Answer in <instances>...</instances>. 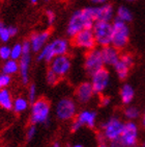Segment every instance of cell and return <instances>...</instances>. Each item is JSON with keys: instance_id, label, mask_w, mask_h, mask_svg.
<instances>
[{"instance_id": "cell-1", "label": "cell", "mask_w": 145, "mask_h": 147, "mask_svg": "<svg viewBox=\"0 0 145 147\" xmlns=\"http://www.w3.org/2000/svg\"><path fill=\"white\" fill-rule=\"evenodd\" d=\"M95 20L94 6L85 7L83 9H78L74 11L71 16L67 26V34L72 38L83 29H92Z\"/></svg>"}, {"instance_id": "cell-2", "label": "cell", "mask_w": 145, "mask_h": 147, "mask_svg": "<svg viewBox=\"0 0 145 147\" xmlns=\"http://www.w3.org/2000/svg\"><path fill=\"white\" fill-rule=\"evenodd\" d=\"M69 49H70V43L67 39H62V38L55 39L52 42L48 43L47 45L39 51V55H37V61L50 63L54 57L67 54Z\"/></svg>"}, {"instance_id": "cell-3", "label": "cell", "mask_w": 145, "mask_h": 147, "mask_svg": "<svg viewBox=\"0 0 145 147\" xmlns=\"http://www.w3.org/2000/svg\"><path fill=\"white\" fill-rule=\"evenodd\" d=\"M51 114V105L45 98L36 99L31 105L30 122L31 124H44L47 123Z\"/></svg>"}, {"instance_id": "cell-4", "label": "cell", "mask_w": 145, "mask_h": 147, "mask_svg": "<svg viewBox=\"0 0 145 147\" xmlns=\"http://www.w3.org/2000/svg\"><path fill=\"white\" fill-rule=\"evenodd\" d=\"M96 44L102 47L112 45L113 38V25L110 22L96 21L92 27Z\"/></svg>"}, {"instance_id": "cell-5", "label": "cell", "mask_w": 145, "mask_h": 147, "mask_svg": "<svg viewBox=\"0 0 145 147\" xmlns=\"http://www.w3.org/2000/svg\"><path fill=\"white\" fill-rule=\"evenodd\" d=\"M112 25H113L112 46H114L118 50L123 49L128 45V39H130V28L128 26V23L115 19Z\"/></svg>"}, {"instance_id": "cell-6", "label": "cell", "mask_w": 145, "mask_h": 147, "mask_svg": "<svg viewBox=\"0 0 145 147\" xmlns=\"http://www.w3.org/2000/svg\"><path fill=\"white\" fill-rule=\"evenodd\" d=\"M123 125L124 123L118 117H111L105 122H103L100 125L102 134L109 142L117 140L122 133Z\"/></svg>"}, {"instance_id": "cell-7", "label": "cell", "mask_w": 145, "mask_h": 147, "mask_svg": "<svg viewBox=\"0 0 145 147\" xmlns=\"http://www.w3.org/2000/svg\"><path fill=\"white\" fill-rule=\"evenodd\" d=\"M56 117L61 121H69L76 117L77 114V105L74 99L62 98L56 105Z\"/></svg>"}, {"instance_id": "cell-8", "label": "cell", "mask_w": 145, "mask_h": 147, "mask_svg": "<svg viewBox=\"0 0 145 147\" xmlns=\"http://www.w3.org/2000/svg\"><path fill=\"white\" fill-rule=\"evenodd\" d=\"M23 46V54L21 59H19V73L21 77V82L23 85H28L29 82V69H30L31 63V45L29 40L24 41L22 44Z\"/></svg>"}, {"instance_id": "cell-9", "label": "cell", "mask_w": 145, "mask_h": 147, "mask_svg": "<svg viewBox=\"0 0 145 147\" xmlns=\"http://www.w3.org/2000/svg\"><path fill=\"white\" fill-rule=\"evenodd\" d=\"M104 61L102 57V52L100 49H91V50L87 51L85 59H84V68L86 73L90 76H92L95 72L104 68Z\"/></svg>"}, {"instance_id": "cell-10", "label": "cell", "mask_w": 145, "mask_h": 147, "mask_svg": "<svg viewBox=\"0 0 145 147\" xmlns=\"http://www.w3.org/2000/svg\"><path fill=\"white\" fill-rule=\"evenodd\" d=\"M139 137V129L138 125L134 121H128L123 125L122 133L120 135L119 140L121 141L124 147H134L137 146Z\"/></svg>"}, {"instance_id": "cell-11", "label": "cell", "mask_w": 145, "mask_h": 147, "mask_svg": "<svg viewBox=\"0 0 145 147\" xmlns=\"http://www.w3.org/2000/svg\"><path fill=\"white\" fill-rule=\"evenodd\" d=\"M72 44L76 47L85 49L87 51L95 48V45H96V41H95L92 29H83L76 34L75 37H72Z\"/></svg>"}, {"instance_id": "cell-12", "label": "cell", "mask_w": 145, "mask_h": 147, "mask_svg": "<svg viewBox=\"0 0 145 147\" xmlns=\"http://www.w3.org/2000/svg\"><path fill=\"white\" fill-rule=\"evenodd\" d=\"M71 68H72L71 59L67 57V54H64V55H58V57H54L50 62L49 69L53 71L60 78H62L69 74Z\"/></svg>"}, {"instance_id": "cell-13", "label": "cell", "mask_w": 145, "mask_h": 147, "mask_svg": "<svg viewBox=\"0 0 145 147\" xmlns=\"http://www.w3.org/2000/svg\"><path fill=\"white\" fill-rule=\"evenodd\" d=\"M110 82V73L107 69L103 68L95 72L91 76V86L94 94H102L108 88Z\"/></svg>"}, {"instance_id": "cell-14", "label": "cell", "mask_w": 145, "mask_h": 147, "mask_svg": "<svg viewBox=\"0 0 145 147\" xmlns=\"http://www.w3.org/2000/svg\"><path fill=\"white\" fill-rule=\"evenodd\" d=\"M134 65V57L133 55L130 53H123L120 55V59L116 65L114 66L115 72L117 74V76L121 80L126 79V77L128 76L130 70Z\"/></svg>"}, {"instance_id": "cell-15", "label": "cell", "mask_w": 145, "mask_h": 147, "mask_svg": "<svg viewBox=\"0 0 145 147\" xmlns=\"http://www.w3.org/2000/svg\"><path fill=\"white\" fill-rule=\"evenodd\" d=\"M50 30H43L39 32H33L29 38L31 49L33 52H39L48 44V41L50 39Z\"/></svg>"}, {"instance_id": "cell-16", "label": "cell", "mask_w": 145, "mask_h": 147, "mask_svg": "<svg viewBox=\"0 0 145 147\" xmlns=\"http://www.w3.org/2000/svg\"><path fill=\"white\" fill-rule=\"evenodd\" d=\"M76 98L80 103H88L91 100V98L94 95V91L91 86V82H84L77 87L76 89Z\"/></svg>"}, {"instance_id": "cell-17", "label": "cell", "mask_w": 145, "mask_h": 147, "mask_svg": "<svg viewBox=\"0 0 145 147\" xmlns=\"http://www.w3.org/2000/svg\"><path fill=\"white\" fill-rule=\"evenodd\" d=\"M100 52H102L104 64L107 66H113V67L119 61L120 55H121L119 53V50L112 45L103 47V48L100 49Z\"/></svg>"}, {"instance_id": "cell-18", "label": "cell", "mask_w": 145, "mask_h": 147, "mask_svg": "<svg viewBox=\"0 0 145 147\" xmlns=\"http://www.w3.org/2000/svg\"><path fill=\"white\" fill-rule=\"evenodd\" d=\"M75 120L81 126H87L89 128L95 127L96 124V113L94 111L84 110L76 116Z\"/></svg>"}, {"instance_id": "cell-19", "label": "cell", "mask_w": 145, "mask_h": 147, "mask_svg": "<svg viewBox=\"0 0 145 147\" xmlns=\"http://www.w3.org/2000/svg\"><path fill=\"white\" fill-rule=\"evenodd\" d=\"M95 9V20L96 21H104V22H110L114 16V9L113 6L109 3L100 4V6H94Z\"/></svg>"}, {"instance_id": "cell-20", "label": "cell", "mask_w": 145, "mask_h": 147, "mask_svg": "<svg viewBox=\"0 0 145 147\" xmlns=\"http://www.w3.org/2000/svg\"><path fill=\"white\" fill-rule=\"evenodd\" d=\"M14 105V99L11 96V92L7 89H2L0 90V107L4 110H13Z\"/></svg>"}, {"instance_id": "cell-21", "label": "cell", "mask_w": 145, "mask_h": 147, "mask_svg": "<svg viewBox=\"0 0 145 147\" xmlns=\"http://www.w3.org/2000/svg\"><path fill=\"white\" fill-rule=\"evenodd\" d=\"M135 96V91L131 85H126L122 86V88L120 89V98L122 101L123 105H130Z\"/></svg>"}, {"instance_id": "cell-22", "label": "cell", "mask_w": 145, "mask_h": 147, "mask_svg": "<svg viewBox=\"0 0 145 147\" xmlns=\"http://www.w3.org/2000/svg\"><path fill=\"white\" fill-rule=\"evenodd\" d=\"M19 70H20L19 62L16 61V59H7V61H5L4 64H3L2 73L7 74V75H9V76H11L13 74L18 73Z\"/></svg>"}, {"instance_id": "cell-23", "label": "cell", "mask_w": 145, "mask_h": 147, "mask_svg": "<svg viewBox=\"0 0 145 147\" xmlns=\"http://www.w3.org/2000/svg\"><path fill=\"white\" fill-rule=\"evenodd\" d=\"M28 105H29V101H28L27 98H25V97H23V96H19L14 100L13 110H14L15 113L21 114L27 110Z\"/></svg>"}, {"instance_id": "cell-24", "label": "cell", "mask_w": 145, "mask_h": 147, "mask_svg": "<svg viewBox=\"0 0 145 147\" xmlns=\"http://www.w3.org/2000/svg\"><path fill=\"white\" fill-rule=\"evenodd\" d=\"M116 19L120 20L122 22L128 23L133 20V14H132V11L128 7L120 6V7H118L117 11H116Z\"/></svg>"}, {"instance_id": "cell-25", "label": "cell", "mask_w": 145, "mask_h": 147, "mask_svg": "<svg viewBox=\"0 0 145 147\" xmlns=\"http://www.w3.org/2000/svg\"><path fill=\"white\" fill-rule=\"evenodd\" d=\"M124 116L128 119V121H133L140 116V111L136 107H128L124 110Z\"/></svg>"}, {"instance_id": "cell-26", "label": "cell", "mask_w": 145, "mask_h": 147, "mask_svg": "<svg viewBox=\"0 0 145 147\" xmlns=\"http://www.w3.org/2000/svg\"><path fill=\"white\" fill-rule=\"evenodd\" d=\"M11 36L9 32V26H5L3 22H0V41L3 43L9 42L11 40Z\"/></svg>"}, {"instance_id": "cell-27", "label": "cell", "mask_w": 145, "mask_h": 147, "mask_svg": "<svg viewBox=\"0 0 145 147\" xmlns=\"http://www.w3.org/2000/svg\"><path fill=\"white\" fill-rule=\"evenodd\" d=\"M23 54V46L22 44H20V43H17V44H15L13 47H11V59H21Z\"/></svg>"}, {"instance_id": "cell-28", "label": "cell", "mask_w": 145, "mask_h": 147, "mask_svg": "<svg viewBox=\"0 0 145 147\" xmlns=\"http://www.w3.org/2000/svg\"><path fill=\"white\" fill-rule=\"evenodd\" d=\"M60 77L58 76V75H56L55 73H54L52 70H49L47 71V74H46V80H47V82L49 84L50 86H55L57 85L59 82H60Z\"/></svg>"}, {"instance_id": "cell-29", "label": "cell", "mask_w": 145, "mask_h": 147, "mask_svg": "<svg viewBox=\"0 0 145 147\" xmlns=\"http://www.w3.org/2000/svg\"><path fill=\"white\" fill-rule=\"evenodd\" d=\"M36 97H37V92H36V86L34 84H30L29 87H28V96H27V99L29 103H33L35 101Z\"/></svg>"}, {"instance_id": "cell-30", "label": "cell", "mask_w": 145, "mask_h": 147, "mask_svg": "<svg viewBox=\"0 0 145 147\" xmlns=\"http://www.w3.org/2000/svg\"><path fill=\"white\" fill-rule=\"evenodd\" d=\"M11 47L7 45H2L0 46V59L3 61H7L11 59Z\"/></svg>"}, {"instance_id": "cell-31", "label": "cell", "mask_w": 145, "mask_h": 147, "mask_svg": "<svg viewBox=\"0 0 145 147\" xmlns=\"http://www.w3.org/2000/svg\"><path fill=\"white\" fill-rule=\"evenodd\" d=\"M11 77L7 74H0V90H2V89H5L7 88V86L11 84Z\"/></svg>"}, {"instance_id": "cell-32", "label": "cell", "mask_w": 145, "mask_h": 147, "mask_svg": "<svg viewBox=\"0 0 145 147\" xmlns=\"http://www.w3.org/2000/svg\"><path fill=\"white\" fill-rule=\"evenodd\" d=\"M46 18H47L48 25H53L56 21V14L52 9H48V11H46Z\"/></svg>"}, {"instance_id": "cell-33", "label": "cell", "mask_w": 145, "mask_h": 147, "mask_svg": "<svg viewBox=\"0 0 145 147\" xmlns=\"http://www.w3.org/2000/svg\"><path fill=\"white\" fill-rule=\"evenodd\" d=\"M35 135H36V126L34 124H31L27 129V133H26V138H27L28 141H31V140L35 137Z\"/></svg>"}, {"instance_id": "cell-34", "label": "cell", "mask_w": 145, "mask_h": 147, "mask_svg": "<svg viewBox=\"0 0 145 147\" xmlns=\"http://www.w3.org/2000/svg\"><path fill=\"white\" fill-rule=\"evenodd\" d=\"M110 102H111V99L108 96H103L100 98V105L102 107H108L110 105Z\"/></svg>"}, {"instance_id": "cell-35", "label": "cell", "mask_w": 145, "mask_h": 147, "mask_svg": "<svg viewBox=\"0 0 145 147\" xmlns=\"http://www.w3.org/2000/svg\"><path fill=\"white\" fill-rule=\"evenodd\" d=\"M109 147H124V146L122 145V143H121V141H120L119 139H117V140H114V141H110Z\"/></svg>"}, {"instance_id": "cell-36", "label": "cell", "mask_w": 145, "mask_h": 147, "mask_svg": "<svg viewBox=\"0 0 145 147\" xmlns=\"http://www.w3.org/2000/svg\"><path fill=\"white\" fill-rule=\"evenodd\" d=\"M9 32H11V38L15 37L18 32V28L17 27H15V26H9Z\"/></svg>"}, {"instance_id": "cell-37", "label": "cell", "mask_w": 145, "mask_h": 147, "mask_svg": "<svg viewBox=\"0 0 145 147\" xmlns=\"http://www.w3.org/2000/svg\"><path fill=\"white\" fill-rule=\"evenodd\" d=\"M90 1L92 3H94V4H105L108 0H90Z\"/></svg>"}, {"instance_id": "cell-38", "label": "cell", "mask_w": 145, "mask_h": 147, "mask_svg": "<svg viewBox=\"0 0 145 147\" xmlns=\"http://www.w3.org/2000/svg\"><path fill=\"white\" fill-rule=\"evenodd\" d=\"M98 147H109V145H107L106 143H100Z\"/></svg>"}, {"instance_id": "cell-39", "label": "cell", "mask_w": 145, "mask_h": 147, "mask_svg": "<svg viewBox=\"0 0 145 147\" xmlns=\"http://www.w3.org/2000/svg\"><path fill=\"white\" fill-rule=\"evenodd\" d=\"M52 147H61V145L59 144L58 142H54V144H53V146Z\"/></svg>"}, {"instance_id": "cell-40", "label": "cell", "mask_w": 145, "mask_h": 147, "mask_svg": "<svg viewBox=\"0 0 145 147\" xmlns=\"http://www.w3.org/2000/svg\"><path fill=\"white\" fill-rule=\"evenodd\" d=\"M142 125L145 127V113H144V116H143V118H142Z\"/></svg>"}, {"instance_id": "cell-41", "label": "cell", "mask_w": 145, "mask_h": 147, "mask_svg": "<svg viewBox=\"0 0 145 147\" xmlns=\"http://www.w3.org/2000/svg\"><path fill=\"white\" fill-rule=\"evenodd\" d=\"M72 147H84L82 144H75V145H72Z\"/></svg>"}, {"instance_id": "cell-42", "label": "cell", "mask_w": 145, "mask_h": 147, "mask_svg": "<svg viewBox=\"0 0 145 147\" xmlns=\"http://www.w3.org/2000/svg\"><path fill=\"white\" fill-rule=\"evenodd\" d=\"M30 1H31V3H32V4H36L39 0H30Z\"/></svg>"}, {"instance_id": "cell-43", "label": "cell", "mask_w": 145, "mask_h": 147, "mask_svg": "<svg viewBox=\"0 0 145 147\" xmlns=\"http://www.w3.org/2000/svg\"><path fill=\"white\" fill-rule=\"evenodd\" d=\"M140 147H145V141H144V142H143L142 144H141V146H140Z\"/></svg>"}, {"instance_id": "cell-44", "label": "cell", "mask_w": 145, "mask_h": 147, "mask_svg": "<svg viewBox=\"0 0 145 147\" xmlns=\"http://www.w3.org/2000/svg\"><path fill=\"white\" fill-rule=\"evenodd\" d=\"M126 1H128V2H133V1H136V0H126Z\"/></svg>"}, {"instance_id": "cell-45", "label": "cell", "mask_w": 145, "mask_h": 147, "mask_svg": "<svg viewBox=\"0 0 145 147\" xmlns=\"http://www.w3.org/2000/svg\"><path fill=\"white\" fill-rule=\"evenodd\" d=\"M5 147H9V146H5Z\"/></svg>"}, {"instance_id": "cell-46", "label": "cell", "mask_w": 145, "mask_h": 147, "mask_svg": "<svg viewBox=\"0 0 145 147\" xmlns=\"http://www.w3.org/2000/svg\"><path fill=\"white\" fill-rule=\"evenodd\" d=\"M134 147H138V146H134Z\"/></svg>"}, {"instance_id": "cell-47", "label": "cell", "mask_w": 145, "mask_h": 147, "mask_svg": "<svg viewBox=\"0 0 145 147\" xmlns=\"http://www.w3.org/2000/svg\"><path fill=\"white\" fill-rule=\"evenodd\" d=\"M46 1H47V0H46Z\"/></svg>"}]
</instances>
